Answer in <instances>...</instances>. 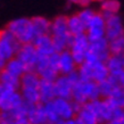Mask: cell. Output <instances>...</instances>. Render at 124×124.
Wrapping results in <instances>:
<instances>
[{"label": "cell", "instance_id": "1", "mask_svg": "<svg viewBox=\"0 0 124 124\" xmlns=\"http://www.w3.org/2000/svg\"><path fill=\"white\" fill-rule=\"evenodd\" d=\"M50 37L53 39V45L56 53H62L70 48L73 35L68 32L67 17L58 16L50 24Z\"/></svg>", "mask_w": 124, "mask_h": 124}, {"label": "cell", "instance_id": "2", "mask_svg": "<svg viewBox=\"0 0 124 124\" xmlns=\"http://www.w3.org/2000/svg\"><path fill=\"white\" fill-rule=\"evenodd\" d=\"M100 96L98 83L94 81H82L80 80L73 85L72 91V101L78 102L80 105H84L89 101L97 100Z\"/></svg>", "mask_w": 124, "mask_h": 124}, {"label": "cell", "instance_id": "3", "mask_svg": "<svg viewBox=\"0 0 124 124\" xmlns=\"http://www.w3.org/2000/svg\"><path fill=\"white\" fill-rule=\"evenodd\" d=\"M6 29L18 40L21 45L32 43L34 39L37 38L30 18H25V17L16 18L8 23Z\"/></svg>", "mask_w": 124, "mask_h": 124}, {"label": "cell", "instance_id": "4", "mask_svg": "<svg viewBox=\"0 0 124 124\" xmlns=\"http://www.w3.org/2000/svg\"><path fill=\"white\" fill-rule=\"evenodd\" d=\"M34 72L40 76L42 80L55 81L59 75L58 70V53L53 54L49 57L39 56Z\"/></svg>", "mask_w": 124, "mask_h": 124}, {"label": "cell", "instance_id": "5", "mask_svg": "<svg viewBox=\"0 0 124 124\" xmlns=\"http://www.w3.org/2000/svg\"><path fill=\"white\" fill-rule=\"evenodd\" d=\"M21 48L18 40L5 27L0 30V57L6 62L16 56Z\"/></svg>", "mask_w": 124, "mask_h": 124}, {"label": "cell", "instance_id": "6", "mask_svg": "<svg viewBox=\"0 0 124 124\" xmlns=\"http://www.w3.org/2000/svg\"><path fill=\"white\" fill-rule=\"evenodd\" d=\"M24 104L19 90L0 84V112H10Z\"/></svg>", "mask_w": 124, "mask_h": 124}, {"label": "cell", "instance_id": "7", "mask_svg": "<svg viewBox=\"0 0 124 124\" xmlns=\"http://www.w3.org/2000/svg\"><path fill=\"white\" fill-rule=\"evenodd\" d=\"M109 41L106 38L99 39L96 41L90 42L89 50L86 53L84 62L86 63H94V62H104L109 58Z\"/></svg>", "mask_w": 124, "mask_h": 124}, {"label": "cell", "instance_id": "8", "mask_svg": "<svg viewBox=\"0 0 124 124\" xmlns=\"http://www.w3.org/2000/svg\"><path fill=\"white\" fill-rule=\"evenodd\" d=\"M89 45H90V41L86 38L85 33L74 35L72 39L68 50H70V53H71L72 57L78 66L82 64L85 59L86 53L89 50Z\"/></svg>", "mask_w": 124, "mask_h": 124}, {"label": "cell", "instance_id": "9", "mask_svg": "<svg viewBox=\"0 0 124 124\" xmlns=\"http://www.w3.org/2000/svg\"><path fill=\"white\" fill-rule=\"evenodd\" d=\"M105 29H106V19L102 14H96L86 25V38L89 41H96L99 39L105 38Z\"/></svg>", "mask_w": 124, "mask_h": 124}, {"label": "cell", "instance_id": "10", "mask_svg": "<svg viewBox=\"0 0 124 124\" xmlns=\"http://www.w3.org/2000/svg\"><path fill=\"white\" fill-rule=\"evenodd\" d=\"M15 57H17L25 65L27 72H32L35 68L39 55L33 43H25V45H21V48L18 49Z\"/></svg>", "mask_w": 124, "mask_h": 124}, {"label": "cell", "instance_id": "11", "mask_svg": "<svg viewBox=\"0 0 124 124\" xmlns=\"http://www.w3.org/2000/svg\"><path fill=\"white\" fill-rule=\"evenodd\" d=\"M106 19V29H105V38L108 41L115 40L117 38H121L124 35V26L122 19L120 16L115 14V15H109L105 17Z\"/></svg>", "mask_w": 124, "mask_h": 124}, {"label": "cell", "instance_id": "12", "mask_svg": "<svg viewBox=\"0 0 124 124\" xmlns=\"http://www.w3.org/2000/svg\"><path fill=\"white\" fill-rule=\"evenodd\" d=\"M90 104H91V106H92V109H93L96 116H97L98 123L105 124V123H107V122L110 121L112 115H113L114 108L107 102L106 99L99 98L97 100L90 101Z\"/></svg>", "mask_w": 124, "mask_h": 124}, {"label": "cell", "instance_id": "13", "mask_svg": "<svg viewBox=\"0 0 124 124\" xmlns=\"http://www.w3.org/2000/svg\"><path fill=\"white\" fill-rule=\"evenodd\" d=\"M73 83L68 79L67 75H59L54 81L55 86V94L56 98H63V99H72V91H73Z\"/></svg>", "mask_w": 124, "mask_h": 124}, {"label": "cell", "instance_id": "14", "mask_svg": "<svg viewBox=\"0 0 124 124\" xmlns=\"http://www.w3.org/2000/svg\"><path fill=\"white\" fill-rule=\"evenodd\" d=\"M53 105L55 107L56 113L60 117V120H70L75 117V110L73 107L72 100L63 99V98H55L53 100Z\"/></svg>", "mask_w": 124, "mask_h": 124}, {"label": "cell", "instance_id": "15", "mask_svg": "<svg viewBox=\"0 0 124 124\" xmlns=\"http://www.w3.org/2000/svg\"><path fill=\"white\" fill-rule=\"evenodd\" d=\"M38 51L39 56L42 57H49L53 54H55V48L53 45V39L50 37V34H45V35H39L34 39L32 42Z\"/></svg>", "mask_w": 124, "mask_h": 124}, {"label": "cell", "instance_id": "16", "mask_svg": "<svg viewBox=\"0 0 124 124\" xmlns=\"http://www.w3.org/2000/svg\"><path fill=\"white\" fill-rule=\"evenodd\" d=\"M76 66L78 65L75 64V62H74L68 49L58 54V70H59V74L68 75L70 73L76 71Z\"/></svg>", "mask_w": 124, "mask_h": 124}, {"label": "cell", "instance_id": "17", "mask_svg": "<svg viewBox=\"0 0 124 124\" xmlns=\"http://www.w3.org/2000/svg\"><path fill=\"white\" fill-rule=\"evenodd\" d=\"M74 120L76 124H99L90 101L81 106L80 110L75 114Z\"/></svg>", "mask_w": 124, "mask_h": 124}, {"label": "cell", "instance_id": "18", "mask_svg": "<svg viewBox=\"0 0 124 124\" xmlns=\"http://www.w3.org/2000/svg\"><path fill=\"white\" fill-rule=\"evenodd\" d=\"M27 120L31 124H48L43 104L27 106Z\"/></svg>", "mask_w": 124, "mask_h": 124}, {"label": "cell", "instance_id": "19", "mask_svg": "<svg viewBox=\"0 0 124 124\" xmlns=\"http://www.w3.org/2000/svg\"><path fill=\"white\" fill-rule=\"evenodd\" d=\"M39 93H40V102L47 104V102L53 101L56 98L55 94V86L54 81L48 80H40V85H39Z\"/></svg>", "mask_w": 124, "mask_h": 124}, {"label": "cell", "instance_id": "20", "mask_svg": "<svg viewBox=\"0 0 124 124\" xmlns=\"http://www.w3.org/2000/svg\"><path fill=\"white\" fill-rule=\"evenodd\" d=\"M98 86H99V91H100L101 98L106 99V98H108L110 94L113 93L117 88H120L121 85L116 78L109 75L106 80L101 81L100 83H98Z\"/></svg>", "mask_w": 124, "mask_h": 124}, {"label": "cell", "instance_id": "21", "mask_svg": "<svg viewBox=\"0 0 124 124\" xmlns=\"http://www.w3.org/2000/svg\"><path fill=\"white\" fill-rule=\"evenodd\" d=\"M105 64H106L107 70H108L109 75L114 76V78H116V79L124 72L123 63H122V57L121 56L110 55L108 59L105 62Z\"/></svg>", "mask_w": 124, "mask_h": 124}, {"label": "cell", "instance_id": "22", "mask_svg": "<svg viewBox=\"0 0 124 124\" xmlns=\"http://www.w3.org/2000/svg\"><path fill=\"white\" fill-rule=\"evenodd\" d=\"M4 70L5 71H7L9 74H11V75L18 78V79H21V78H22V76L27 72L25 65L23 64L17 57H14V58L7 60L6 66H5Z\"/></svg>", "mask_w": 124, "mask_h": 124}, {"label": "cell", "instance_id": "23", "mask_svg": "<svg viewBox=\"0 0 124 124\" xmlns=\"http://www.w3.org/2000/svg\"><path fill=\"white\" fill-rule=\"evenodd\" d=\"M31 22H32V25H33L34 32H35L37 37L50 33V24H51V22H49L47 18L42 17V16H37V17L31 18Z\"/></svg>", "mask_w": 124, "mask_h": 124}, {"label": "cell", "instance_id": "24", "mask_svg": "<svg viewBox=\"0 0 124 124\" xmlns=\"http://www.w3.org/2000/svg\"><path fill=\"white\" fill-rule=\"evenodd\" d=\"M19 92H21L24 102H26L29 105L40 104L39 88H19Z\"/></svg>", "mask_w": 124, "mask_h": 124}, {"label": "cell", "instance_id": "25", "mask_svg": "<svg viewBox=\"0 0 124 124\" xmlns=\"http://www.w3.org/2000/svg\"><path fill=\"white\" fill-rule=\"evenodd\" d=\"M67 27H68V32L73 37L74 35H79V34H83L85 32V29H86L85 25L79 18L78 14L67 17Z\"/></svg>", "mask_w": 124, "mask_h": 124}, {"label": "cell", "instance_id": "26", "mask_svg": "<svg viewBox=\"0 0 124 124\" xmlns=\"http://www.w3.org/2000/svg\"><path fill=\"white\" fill-rule=\"evenodd\" d=\"M0 84L11 89H15V90H19V86H21V80L16 76L9 74L7 71H0Z\"/></svg>", "mask_w": 124, "mask_h": 124}, {"label": "cell", "instance_id": "27", "mask_svg": "<svg viewBox=\"0 0 124 124\" xmlns=\"http://www.w3.org/2000/svg\"><path fill=\"white\" fill-rule=\"evenodd\" d=\"M21 86L19 88H39L40 85V76L34 71L26 72L21 78Z\"/></svg>", "mask_w": 124, "mask_h": 124}, {"label": "cell", "instance_id": "28", "mask_svg": "<svg viewBox=\"0 0 124 124\" xmlns=\"http://www.w3.org/2000/svg\"><path fill=\"white\" fill-rule=\"evenodd\" d=\"M106 100L114 109L115 108H124V91L122 88H117L113 93L110 94Z\"/></svg>", "mask_w": 124, "mask_h": 124}, {"label": "cell", "instance_id": "29", "mask_svg": "<svg viewBox=\"0 0 124 124\" xmlns=\"http://www.w3.org/2000/svg\"><path fill=\"white\" fill-rule=\"evenodd\" d=\"M101 10L104 17L115 15L120 10V2L117 0H105L104 2H101Z\"/></svg>", "mask_w": 124, "mask_h": 124}, {"label": "cell", "instance_id": "30", "mask_svg": "<svg viewBox=\"0 0 124 124\" xmlns=\"http://www.w3.org/2000/svg\"><path fill=\"white\" fill-rule=\"evenodd\" d=\"M45 107V112H46V116H47V122L48 124H58L60 122V117L58 116V114L55 110V107L53 105V101L43 104Z\"/></svg>", "mask_w": 124, "mask_h": 124}, {"label": "cell", "instance_id": "31", "mask_svg": "<svg viewBox=\"0 0 124 124\" xmlns=\"http://www.w3.org/2000/svg\"><path fill=\"white\" fill-rule=\"evenodd\" d=\"M109 51L110 55L114 56H122L124 54V35L121 38L109 41Z\"/></svg>", "mask_w": 124, "mask_h": 124}, {"label": "cell", "instance_id": "32", "mask_svg": "<svg viewBox=\"0 0 124 124\" xmlns=\"http://www.w3.org/2000/svg\"><path fill=\"white\" fill-rule=\"evenodd\" d=\"M109 122L112 124H124V108L114 109L112 118Z\"/></svg>", "mask_w": 124, "mask_h": 124}, {"label": "cell", "instance_id": "33", "mask_svg": "<svg viewBox=\"0 0 124 124\" xmlns=\"http://www.w3.org/2000/svg\"><path fill=\"white\" fill-rule=\"evenodd\" d=\"M93 15H94V13L91 9H83V10H81L78 14V16H79V18L81 19V22L85 25V27H86V25H88V23L91 21V18L93 17Z\"/></svg>", "mask_w": 124, "mask_h": 124}, {"label": "cell", "instance_id": "34", "mask_svg": "<svg viewBox=\"0 0 124 124\" xmlns=\"http://www.w3.org/2000/svg\"><path fill=\"white\" fill-rule=\"evenodd\" d=\"M15 122L9 112H0V124H10Z\"/></svg>", "mask_w": 124, "mask_h": 124}, {"label": "cell", "instance_id": "35", "mask_svg": "<svg viewBox=\"0 0 124 124\" xmlns=\"http://www.w3.org/2000/svg\"><path fill=\"white\" fill-rule=\"evenodd\" d=\"M70 2L75 4V5H79V6H86L90 1H89V0H70Z\"/></svg>", "mask_w": 124, "mask_h": 124}, {"label": "cell", "instance_id": "36", "mask_svg": "<svg viewBox=\"0 0 124 124\" xmlns=\"http://www.w3.org/2000/svg\"><path fill=\"white\" fill-rule=\"evenodd\" d=\"M117 81H118L121 88H122V89H123V91H124V72L121 74L120 76H118V78H117Z\"/></svg>", "mask_w": 124, "mask_h": 124}, {"label": "cell", "instance_id": "37", "mask_svg": "<svg viewBox=\"0 0 124 124\" xmlns=\"http://www.w3.org/2000/svg\"><path fill=\"white\" fill-rule=\"evenodd\" d=\"M58 124H76L74 118H70V120H62Z\"/></svg>", "mask_w": 124, "mask_h": 124}, {"label": "cell", "instance_id": "38", "mask_svg": "<svg viewBox=\"0 0 124 124\" xmlns=\"http://www.w3.org/2000/svg\"><path fill=\"white\" fill-rule=\"evenodd\" d=\"M89 1H98V2H104L105 0H89Z\"/></svg>", "mask_w": 124, "mask_h": 124}, {"label": "cell", "instance_id": "39", "mask_svg": "<svg viewBox=\"0 0 124 124\" xmlns=\"http://www.w3.org/2000/svg\"><path fill=\"white\" fill-rule=\"evenodd\" d=\"M121 57H122V63H123V67H124V54Z\"/></svg>", "mask_w": 124, "mask_h": 124}, {"label": "cell", "instance_id": "40", "mask_svg": "<svg viewBox=\"0 0 124 124\" xmlns=\"http://www.w3.org/2000/svg\"><path fill=\"white\" fill-rule=\"evenodd\" d=\"M10 124H17V122L15 121V122H13V123H10Z\"/></svg>", "mask_w": 124, "mask_h": 124}, {"label": "cell", "instance_id": "41", "mask_svg": "<svg viewBox=\"0 0 124 124\" xmlns=\"http://www.w3.org/2000/svg\"><path fill=\"white\" fill-rule=\"evenodd\" d=\"M105 124H112V123H110V122H107V123H105Z\"/></svg>", "mask_w": 124, "mask_h": 124}]
</instances>
